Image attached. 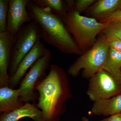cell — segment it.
<instances>
[{
	"instance_id": "obj_3",
	"label": "cell",
	"mask_w": 121,
	"mask_h": 121,
	"mask_svg": "<svg viewBox=\"0 0 121 121\" xmlns=\"http://www.w3.org/2000/svg\"><path fill=\"white\" fill-rule=\"evenodd\" d=\"M62 19L83 54L93 47L96 36L109 23H101L94 18L82 16L74 9L68 12Z\"/></svg>"
},
{
	"instance_id": "obj_6",
	"label": "cell",
	"mask_w": 121,
	"mask_h": 121,
	"mask_svg": "<svg viewBox=\"0 0 121 121\" xmlns=\"http://www.w3.org/2000/svg\"><path fill=\"white\" fill-rule=\"evenodd\" d=\"M52 53L48 50L43 57L37 60L29 69L20 83L21 91L20 99L26 103H32L38 99L39 94L36 87L39 83L46 77V71L50 67Z\"/></svg>"
},
{
	"instance_id": "obj_7",
	"label": "cell",
	"mask_w": 121,
	"mask_h": 121,
	"mask_svg": "<svg viewBox=\"0 0 121 121\" xmlns=\"http://www.w3.org/2000/svg\"><path fill=\"white\" fill-rule=\"evenodd\" d=\"M121 82L103 69L90 78L87 94L94 102L121 94Z\"/></svg>"
},
{
	"instance_id": "obj_19",
	"label": "cell",
	"mask_w": 121,
	"mask_h": 121,
	"mask_svg": "<svg viewBox=\"0 0 121 121\" xmlns=\"http://www.w3.org/2000/svg\"><path fill=\"white\" fill-rule=\"evenodd\" d=\"M99 22L102 23H110L121 21V9H118L113 12L99 17Z\"/></svg>"
},
{
	"instance_id": "obj_17",
	"label": "cell",
	"mask_w": 121,
	"mask_h": 121,
	"mask_svg": "<svg viewBox=\"0 0 121 121\" xmlns=\"http://www.w3.org/2000/svg\"><path fill=\"white\" fill-rule=\"evenodd\" d=\"M101 33L103 37L107 41L115 39L121 40V21L109 23Z\"/></svg>"
},
{
	"instance_id": "obj_18",
	"label": "cell",
	"mask_w": 121,
	"mask_h": 121,
	"mask_svg": "<svg viewBox=\"0 0 121 121\" xmlns=\"http://www.w3.org/2000/svg\"><path fill=\"white\" fill-rule=\"evenodd\" d=\"M9 0H0V33L7 31Z\"/></svg>"
},
{
	"instance_id": "obj_16",
	"label": "cell",
	"mask_w": 121,
	"mask_h": 121,
	"mask_svg": "<svg viewBox=\"0 0 121 121\" xmlns=\"http://www.w3.org/2000/svg\"><path fill=\"white\" fill-rule=\"evenodd\" d=\"M39 7L62 18L67 13L66 2L61 0H33Z\"/></svg>"
},
{
	"instance_id": "obj_14",
	"label": "cell",
	"mask_w": 121,
	"mask_h": 121,
	"mask_svg": "<svg viewBox=\"0 0 121 121\" xmlns=\"http://www.w3.org/2000/svg\"><path fill=\"white\" fill-rule=\"evenodd\" d=\"M121 52L110 48L102 69L121 82Z\"/></svg>"
},
{
	"instance_id": "obj_5",
	"label": "cell",
	"mask_w": 121,
	"mask_h": 121,
	"mask_svg": "<svg viewBox=\"0 0 121 121\" xmlns=\"http://www.w3.org/2000/svg\"><path fill=\"white\" fill-rule=\"evenodd\" d=\"M42 39L40 28L32 20L24 25L14 37L12 52L8 69L9 78L15 73L22 59L39 39Z\"/></svg>"
},
{
	"instance_id": "obj_20",
	"label": "cell",
	"mask_w": 121,
	"mask_h": 121,
	"mask_svg": "<svg viewBox=\"0 0 121 121\" xmlns=\"http://www.w3.org/2000/svg\"><path fill=\"white\" fill-rule=\"evenodd\" d=\"M96 1L95 0H78L75 1L74 10L78 13L85 11Z\"/></svg>"
},
{
	"instance_id": "obj_12",
	"label": "cell",
	"mask_w": 121,
	"mask_h": 121,
	"mask_svg": "<svg viewBox=\"0 0 121 121\" xmlns=\"http://www.w3.org/2000/svg\"><path fill=\"white\" fill-rule=\"evenodd\" d=\"M20 89H15L9 86L0 88V113L10 112L22 106L24 103L20 99Z\"/></svg>"
},
{
	"instance_id": "obj_9",
	"label": "cell",
	"mask_w": 121,
	"mask_h": 121,
	"mask_svg": "<svg viewBox=\"0 0 121 121\" xmlns=\"http://www.w3.org/2000/svg\"><path fill=\"white\" fill-rule=\"evenodd\" d=\"M39 39L31 51L20 63L15 73L9 79V87L14 89L21 82L24 76L33 65L43 57L48 50Z\"/></svg>"
},
{
	"instance_id": "obj_1",
	"label": "cell",
	"mask_w": 121,
	"mask_h": 121,
	"mask_svg": "<svg viewBox=\"0 0 121 121\" xmlns=\"http://www.w3.org/2000/svg\"><path fill=\"white\" fill-rule=\"evenodd\" d=\"M46 77L36 87L39 94L36 106L42 111V121H59L66 110V102L71 98L67 76L55 64L50 67Z\"/></svg>"
},
{
	"instance_id": "obj_4",
	"label": "cell",
	"mask_w": 121,
	"mask_h": 121,
	"mask_svg": "<svg viewBox=\"0 0 121 121\" xmlns=\"http://www.w3.org/2000/svg\"><path fill=\"white\" fill-rule=\"evenodd\" d=\"M109 49L107 41L102 36L96 41L90 50L83 53L75 60L69 67L67 73L75 77L83 70V77L90 78L102 69Z\"/></svg>"
},
{
	"instance_id": "obj_10",
	"label": "cell",
	"mask_w": 121,
	"mask_h": 121,
	"mask_svg": "<svg viewBox=\"0 0 121 121\" xmlns=\"http://www.w3.org/2000/svg\"><path fill=\"white\" fill-rule=\"evenodd\" d=\"M13 41L14 37L7 31L0 33V88L9 86L8 69Z\"/></svg>"
},
{
	"instance_id": "obj_23",
	"label": "cell",
	"mask_w": 121,
	"mask_h": 121,
	"mask_svg": "<svg viewBox=\"0 0 121 121\" xmlns=\"http://www.w3.org/2000/svg\"><path fill=\"white\" fill-rule=\"evenodd\" d=\"M82 121H90L89 119L86 117H83L82 118Z\"/></svg>"
},
{
	"instance_id": "obj_22",
	"label": "cell",
	"mask_w": 121,
	"mask_h": 121,
	"mask_svg": "<svg viewBox=\"0 0 121 121\" xmlns=\"http://www.w3.org/2000/svg\"><path fill=\"white\" fill-rule=\"evenodd\" d=\"M100 121H121V113L111 115Z\"/></svg>"
},
{
	"instance_id": "obj_2",
	"label": "cell",
	"mask_w": 121,
	"mask_h": 121,
	"mask_svg": "<svg viewBox=\"0 0 121 121\" xmlns=\"http://www.w3.org/2000/svg\"><path fill=\"white\" fill-rule=\"evenodd\" d=\"M27 9L32 20L37 22L39 26L42 39L45 42L63 53L82 54L62 18L39 7L33 0H28Z\"/></svg>"
},
{
	"instance_id": "obj_21",
	"label": "cell",
	"mask_w": 121,
	"mask_h": 121,
	"mask_svg": "<svg viewBox=\"0 0 121 121\" xmlns=\"http://www.w3.org/2000/svg\"><path fill=\"white\" fill-rule=\"evenodd\" d=\"M107 41L110 48H112L121 52V40L115 39Z\"/></svg>"
},
{
	"instance_id": "obj_8",
	"label": "cell",
	"mask_w": 121,
	"mask_h": 121,
	"mask_svg": "<svg viewBox=\"0 0 121 121\" xmlns=\"http://www.w3.org/2000/svg\"><path fill=\"white\" fill-rule=\"evenodd\" d=\"M28 0H9L7 31L14 37L25 23L32 21L27 11Z\"/></svg>"
},
{
	"instance_id": "obj_11",
	"label": "cell",
	"mask_w": 121,
	"mask_h": 121,
	"mask_svg": "<svg viewBox=\"0 0 121 121\" xmlns=\"http://www.w3.org/2000/svg\"><path fill=\"white\" fill-rule=\"evenodd\" d=\"M24 118L42 121L43 114L35 104L28 103L10 112L0 114V121H19Z\"/></svg>"
},
{
	"instance_id": "obj_13",
	"label": "cell",
	"mask_w": 121,
	"mask_h": 121,
	"mask_svg": "<svg viewBox=\"0 0 121 121\" xmlns=\"http://www.w3.org/2000/svg\"><path fill=\"white\" fill-rule=\"evenodd\" d=\"M93 114L98 116H111L121 113V94L94 102L91 109Z\"/></svg>"
},
{
	"instance_id": "obj_24",
	"label": "cell",
	"mask_w": 121,
	"mask_h": 121,
	"mask_svg": "<svg viewBox=\"0 0 121 121\" xmlns=\"http://www.w3.org/2000/svg\"><path fill=\"white\" fill-rule=\"evenodd\" d=\"M118 9H121V4H120V5H119Z\"/></svg>"
},
{
	"instance_id": "obj_15",
	"label": "cell",
	"mask_w": 121,
	"mask_h": 121,
	"mask_svg": "<svg viewBox=\"0 0 121 121\" xmlns=\"http://www.w3.org/2000/svg\"><path fill=\"white\" fill-rule=\"evenodd\" d=\"M121 0H99L94 5L91 13L98 18L113 12L118 9Z\"/></svg>"
}]
</instances>
